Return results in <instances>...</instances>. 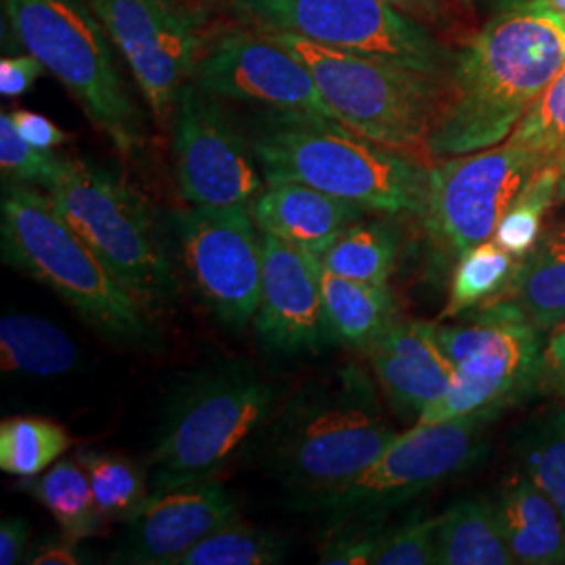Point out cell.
Masks as SVG:
<instances>
[{
    "instance_id": "obj_1",
    "label": "cell",
    "mask_w": 565,
    "mask_h": 565,
    "mask_svg": "<svg viewBox=\"0 0 565 565\" xmlns=\"http://www.w3.org/2000/svg\"><path fill=\"white\" fill-rule=\"evenodd\" d=\"M565 63V20L543 2L505 7L457 55L431 128V160L501 145Z\"/></svg>"
},
{
    "instance_id": "obj_2",
    "label": "cell",
    "mask_w": 565,
    "mask_h": 565,
    "mask_svg": "<svg viewBox=\"0 0 565 565\" xmlns=\"http://www.w3.org/2000/svg\"><path fill=\"white\" fill-rule=\"evenodd\" d=\"M396 436L366 373L343 366L296 390L258 440L264 469L298 507L356 478Z\"/></svg>"
},
{
    "instance_id": "obj_3",
    "label": "cell",
    "mask_w": 565,
    "mask_h": 565,
    "mask_svg": "<svg viewBox=\"0 0 565 565\" xmlns=\"http://www.w3.org/2000/svg\"><path fill=\"white\" fill-rule=\"evenodd\" d=\"M252 147L266 184L300 182L380 214H422L429 163L369 141L342 121L268 109Z\"/></svg>"
},
{
    "instance_id": "obj_4",
    "label": "cell",
    "mask_w": 565,
    "mask_h": 565,
    "mask_svg": "<svg viewBox=\"0 0 565 565\" xmlns=\"http://www.w3.org/2000/svg\"><path fill=\"white\" fill-rule=\"evenodd\" d=\"M0 214L4 263L55 291L105 340L124 345L153 342L151 317L65 223L49 193L11 181L4 184Z\"/></svg>"
},
{
    "instance_id": "obj_5",
    "label": "cell",
    "mask_w": 565,
    "mask_h": 565,
    "mask_svg": "<svg viewBox=\"0 0 565 565\" xmlns=\"http://www.w3.org/2000/svg\"><path fill=\"white\" fill-rule=\"evenodd\" d=\"M275 401V387L249 364H221L191 377L168 404L151 455V490L214 480L263 436Z\"/></svg>"
},
{
    "instance_id": "obj_6",
    "label": "cell",
    "mask_w": 565,
    "mask_h": 565,
    "mask_svg": "<svg viewBox=\"0 0 565 565\" xmlns=\"http://www.w3.org/2000/svg\"><path fill=\"white\" fill-rule=\"evenodd\" d=\"M121 287L156 319L177 296V275L156 233L149 203L111 170L63 160L44 189Z\"/></svg>"
},
{
    "instance_id": "obj_7",
    "label": "cell",
    "mask_w": 565,
    "mask_h": 565,
    "mask_svg": "<svg viewBox=\"0 0 565 565\" xmlns=\"http://www.w3.org/2000/svg\"><path fill=\"white\" fill-rule=\"evenodd\" d=\"M23 49L81 103L121 156L137 158L147 132L114 60L107 32L82 0H2Z\"/></svg>"
},
{
    "instance_id": "obj_8",
    "label": "cell",
    "mask_w": 565,
    "mask_h": 565,
    "mask_svg": "<svg viewBox=\"0 0 565 565\" xmlns=\"http://www.w3.org/2000/svg\"><path fill=\"white\" fill-rule=\"evenodd\" d=\"M268 36L303 61L335 120L369 141L431 160L427 141L445 102L446 78L291 34Z\"/></svg>"
},
{
    "instance_id": "obj_9",
    "label": "cell",
    "mask_w": 565,
    "mask_h": 565,
    "mask_svg": "<svg viewBox=\"0 0 565 565\" xmlns=\"http://www.w3.org/2000/svg\"><path fill=\"white\" fill-rule=\"evenodd\" d=\"M457 323H431L434 338L455 364L452 384L417 424H438L476 411L503 413L541 390L545 331L513 300H492Z\"/></svg>"
},
{
    "instance_id": "obj_10",
    "label": "cell",
    "mask_w": 565,
    "mask_h": 565,
    "mask_svg": "<svg viewBox=\"0 0 565 565\" xmlns=\"http://www.w3.org/2000/svg\"><path fill=\"white\" fill-rule=\"evenodd\" d=\"M497 417L494 411H476L438 424H417L398 434L356 478L298 507L319 511L327 534L369 527L387 511L478 463L488 448L486 429Z\"/></svg>"
},
{
    "instance_id": "obj_11",
    "label": "cell",
    "mask_w": 565,
    "mask_h": 565,
    "mask_svg": "<svg viewBox=\"0 0 565 565\" xmlns=\"http://www.w3.org/2000/svg\"><path fill=\"white\" fill-rule=\"evenodd\" d=\"M245 28L291 34L427 76H450L457 55L387 0H226Z\"/></svg>"
},
{
    "instance_id": "obj_12",
    "label": "cell",
    "mask_w": 565,
    "mask_h": 565,
    "mask_svg": "<svg viewBox=\"0 0 565 565\" xmlns=\"http://www.w3.org/2000/svg\"><path fill=\"white\" fill-rule=\"evenodd\" d=\"M541 168L513 139L431 163L419 214L427 237L448 258L492 239L509 205Z\"/></svg>"
},
{
    "instance_id": "obj_13",
    "label": "cell",
    "mask_w": 565,
    "mask_h": 565,
    "mask_svg": "<svg viewBox=\"0 0 565 565\" xmlns=\"http://www.w3.org/2000/svg\"><path fill=\"white\" fill-rule=\"evenodd\" d=\"M128 63L156 120L166 121L207 49L205 21L186 0H88Z\"/></svg>"
},
{
    "instance_id": "obj_14",
    "label": "cell",
    "mask_w": 565,
    "mask_h": 565,
    "mask_svg": "<svg viewBox=\"0 0 565 565\" xmlns=\"http://www.w3.org/2000/svg\"><path fill=\"white\" fill-rule=\"evenodd\" d=\"M181 263L210 312L231 329L256 317L263 287V242L249 205H193L174 221Z\"/></svg>"
},
{
    "instance_id": "obj_15",
    "label": "cell",
    "mask_w": 565,
    "mask_h": 565,
    "mask_svg": "<svg viewBox=\"0 0 565 565\" xmlns=\"http://www.w3.org/2000/svg\"><path fill=\"white\" fill-rule=\"evenodd\" d=\"M172 132L174 170L184 202L252 207L266 181L252 141L237 130L218 97L186 82L174 107Z\"/></svg>"
},
{
    "instance_id": "obj_16",
    "label": "cell",
    "mask_w": 565,
    "mask_h": 565,
    "mask_svg": "<svg viewBox=\"0 0 565 565\" xmlns=\"http://www.w3.org/2000/svg\"><path fill=\"white\" fill-rule=\"evenodd\" d=\"M203 93L258 103L268 109L333 118L303 61L258 30H228L212 42L193 72Z\"/></svg>"
},
{
    "instance_id": "obj_17",
    "label": "cell",
    "mask_w": 565,
    "mask_h": 565,
    "mask_svg": "<svg viewBox=\"0 0 565 565\" xmlns=\"http://www.w3.org/2000/svg\"><path fill=\"white\" fill-rule=\"evenodd\" d=\"M237 520V505L221 482L153 490L124 522L116 564L177 565L182 555L221 525Z\"/></svg>"
},
{
    "instance_id": "obj_18",
    "label": "cell",
    "mask_w": 565,
    "mask_h": 565,
    "mask_svg": "<svg viewBox=\"0 0 565 565\" xmlns=\"http://www.w3.org/2000/svg\"><path fill=\"white\" fill-rule=\"evenodd\" d=\"M263 254L258 335L282 354L323 350L333 338L324 321L319 256L264 233Z\"/></svg>"
},
{
    "instance_id": "obj_19",
    "label": "cell",
    "mask_w": 565,
    "mask_h": 565,
    "mask_svg": "<svg viewBox=\"0 0 565 565\" xmlns=\"http://www.w3.org/2000/svg\"><path fill=\"white\" fill-rule=\"evenodd\" d=\"M366 354L390 403L417 419L445 396L455 377V364L436 342L431 323L396 319Z\"/></svg>"
},
{
    "instance_id": "obj_20",
    "label": "cell",
    "mask_w": 565,
    "mask_h": 565,
    "mask_svg": "<svg viewBox=\"0 0 565 565\" xmlns=\"http://www.w3.org/2000/svg\"><path fill=\"white\" fill-rule=\"evenodd\" d=\"M252 216L264 235L321 256L350 224L363 221L366 210L308 184L277 182L266 184L252 203Z\"/></svg>"
},
{
    "instance_id": "obj_21",
    "label": "cell",
    "mask_w": 565,
    "mask_h": 565,
    "mask_svg": "<svg viewBox=\"0 0 565 565\" xmlns=\"http://www.w3.org/2000/svg\"><path fill=\"white\" fill-rule=\"evenodd\" d=\"M492 503L518 564H565L564 518L530 476L513 473Z\"/></svg>"
},
{
    "instance_id": "obj_22",
    "label": "cell",
    "mask_w": 565,
    "mask_h": 565,
    "mask_svg": "<svg viewBox=\"0 0 565 565\" xmlns=\"http://www.w3.org/2000/svg\"><path fill=\"white\" fill-rule=\"evenodd\" d=\"M324 321L333 342L369 350L398 319L387 285L354 281L321 270Z\"/></svg>"
},
{
    "instance_id": "obj_23",
    "label": "cell",
    "mask_w": 565,
    "mask_h": 565,
    "mask_svg": "<svg viewBox=\"0 0 565 565\" xmlns=\"http://www.w3.org/2000/svg\"><path fill=\"white\" fill-rule=\"evenodd\" d=\"M499 298L520 303L545 333L565 321V223L548 226L534 249L518 260Z\"/></svg>"
},
{
    "instance_id": "obj_24",
    "label": "cell",
    "mask_w": 565,
    "mask_h": 565,
    "mask_svg": "<svg viewBox=\"0 0 565 565\" xmlns=\"http://www.w3.org/2000/svg\"><path fill=\"white\" fill-rule=\"evenodd\" d=\"M436 564H518L499 525L494 503L463 499L438 515Z\"/></svg>"
},
{
    "instance_id": "obj_25",
    "label": "cell",
    "mask_w": 565,
    "mask_h": 565,
    "mask_svg": "<svg viewBox=\"0 0 565 565\" xmlns=\"http://www.w3.org/2000/svg\"><path fill=\"white\" fill-rule=\"evenodd\" d=\"M78 348L51 321L32 315H7L0 321V363L4 373L51 377L78 364Z\"/></svg>"
},
{
    "instance_id": "obj_26",
    "label": "cell",
    "mask_w": 565,
    "mask_h": 565,
    "mask_svg": "<svg viewBox=\"0 0 565 565\" xmlns=\"http://www.w3.org/2000/svg\"><path fill=\"white\" fill-rule=\"evenodd\" d=\"M20 488L51 511L65 536L81 543L82 539L102 534L105 515L81 461H57L42 476L23 480Z\"/></svg>"
},
{
    "instance_id": "obj_27",
    "label": "cell",
    "mask_w": 565,
    "mask_h": 565,
    "mask_svg": "<svg viewBox=\"0 0 565 565\" xmlns=\"http://www.w3.org/2000/svg\"><path fill=\"white\" fill-rule=\"evenodd\" d=\"M398 258V233L390 223L350 224L319 256L324 270L354 281L387 285Z\"/></svg>"
},
{
    "instance_id": "obj_28",
    "label": "cell",
    "mask_w": 565,
    "mask_h": 565,
    "mask_svg": "<svg viewBox=\"0 0 565 565\" xmlns=\"http://www.w3.org/2000/svg\"><path fill=\"white\" fill-rule=\"evenodd\" d=\"M518 260L497 242H482L463 252L450 277L448 300L438 321H450L486 302L497 300L511 279Z\"/></svg>"
},
{
    "instance_id": "obj_29",
    "label": "cell",
    "mask_w": 565,
    "mask_h": 565,
    "mask_svg": "<svg viewBox=\"0 0 565 565\" xmlns=\"http://www.w3.org/2000/svg\"><path fill=\"white\" fill-rule=\"evenodd\" d=\"M74 445L63 425L44 417H11L0 425V469L11 476L34 478L57 463Z\"/></svg>"
},
{
    "instance_id": "obj_30",
    "label": "cell",
    "mask_w": 565,
    "mask_h": 565,
    "mask_svg": "<svg viewBox=\"0 0 565 565\" xmlns=\"http://www.w3.org/2000/svg\"><path fill=\"white\" fill-rule=\"evenodd\" d=\"M285 555L287 541L277 532L233 520L191 546L177 565H273Z\"/></svg>"
},
{
    "instance_id": "obj_31",
    "label": "cell",
    "mask_w": 565,
    "mask_h": 565,
    "mask_svg": "<svg viewBox=\"0 0 565 565\" xmlns=\"http://www.w3.org/2000/svg\"><path fill=\"white\" fill-rule=\"evenodd\" d=\"M557 202H562V174L555 168L545 166L530 179L515 202L509 205L494 231V242L515 258H524L545 233L543 218Z\"/></svg>"
},
{
    "instance_id": "obj_32",
    "label": "cell",
    "mask_w": 565,
    "mask_h": 565,
    "mask_svg": "<svg viewBox=\"0 0 565 565\" xmlns=\"http://www.w3.org/2000/svg\"><path fill=\"white\" fill-rule=\"evenodd\" d=\"M518 455L525 476L557 505L565 522V406L525 427Z\"/></svg>"
},
{
    "instance_id": "obj_33",
    "label": "cell",
    "mask_w": 565,
    "mask_h": 565,
    "mask_svg": "<svg viewBox=\"0 0 565 565\" xmlns=\"http://www.w3.org/2000/svg\"><path fill=\"white\" fill-rule=\"evenodd\" d=\"M513 141L527 147L541 166L562 174V202L565 200V63L543 95L525 111L511 132Z\"/></svg>"
},
{
    "instance_id": "obj_34",
    "label": "cell",
    "mask_w": 565,
    "mask_h": 565,
    "mask_svg": "<svg viewBox=\"0 0 565 565\" xmlns=\"http://www.w3.org/2000/svg\"><path fill=\"white\" fill-rule=\"evenodd\" d=\"M78 461L86 469L97 507L105 520H126L149 497L147 478L120 455L82 450Z\"/></svg>"
},
{
    "instance_id": "obj_35",
    "label": "cell",
    "mask_w": 565,
    "mask_h": 565,
    "mask_svg": "<svg viewBox=\"0 0 565 565\" xmlns=\"http://www.w3.org/2000/svg\"><path fill=\"white\" fill-rule=\"evenodd\" d=\"M436 536L438 518L415 515L404 524L377 530L373 565H427L436 564Z\"/></svg>"
},
{
    "instance_id": "obj_36",
    "label": "cell",
    "mask_w": 565,
    "mask_h": 565,
    "mask_svg": "<svg viewBox=\"0 0 565 565\" xmlns=\"http://www.w3.org/2000/svg\"><path fill=\"white\" fill-rule=\"evenodd\" d=\"M61 162L63 158L25 141L11 114H0V168L4 177L46 189L55 179Z\"/></svg>"
},
{
    "instance_id": "obj_37",
    "label": "cell",
    "mask_w": 565,
    "mask_h": 565,
    "mask_svg": "<svg viewBox=\"0 0 565 565\" xmlns=\"http://www.w3.org/2000/svg\"><path fill=\"white\" fill-rule=\"evenodd\" d=\"M44 65L34 55L20 57H2L0 61V93L2 97H21L25 95L34 82L41 78Z\"/></svg>"
},
{
    "instance_id": "obj_38",
    "label": "cell",
    "mask_w": 565,
    "mask_h": 565,
    "mask_svg": "<svg viewBox=\"0 0 565 565\" xmlns=\"http://www.w3.org/2000/svg\"><path fill=\"white\" fill-rule=\"evenodd\" d=\"M543 356L541 390L565 403V321L548 331Z\"/></svg>"
},
{
    "instance_id": "obj_39",
    "label": "cell",
    "mask_w": 565,
    "mask_h": 565,
    "mask_svg": "<svg viewBox=\"0 0 565 565\" xmlns=\"http://www.w3.org/2000/svg\"><path fill=\"white\" fill-rule=\"evenodd\" d=\"M11 118L15 121L21 137H23L25 141L32 142L34 147H39V149L51 151V149L61 147L63 142H67L72 139L65 130H61L55 121L49 120L46 116L36 114V111L15 109V111L11 114Z\"/></svg>"
},
{
    "instance_id": "obj_40",
    "label": "cell",
    "mask_w": 565,
    "mask_h": 565,
    "mask_svg": "<svg viewBox=\"0 0 565 565\" xmlns=\"http://www.w3.org/2000/svg\"><path fill=\"white\" fill-rule=\"evenodd\" d=\"M30 557V524L23 518H4L0 524V564L15 565Z\"/></svg>"
},
{
    "instance_id": "obj_41",
    "label": "cell",
    "mask_w": 565,
    "mask_h": 565,
    "mask_svg": "<svg viewBox=\"0 0 565 565\" xmlns=\"http://www.w3.org/2000/svg\"><path fill=\"white\" fill-rule=\"evenodd\" d=\"M82 553L78 551V541L70 536H57L42 541L41 545L30 553L28 564L32 565H78L84 564Z\"/></svg>"
},
{
    "instance_id": "obj_42",
    "label": "cell",
    "mask_w": 565,
    "mask_h": 565,
    "mask_svg": "<svg viewBox=\"0 0 565 565\" xmlns=\"http://www.w3.org/2000/svg\"><path fill=\"white\" fill-rule=\"evenodd\" d=\"M415 20H440V0H387Z\"/></svg>"
},
{
    "instance_id": "obj_43",
    "label": "cell",
    "mask_w": 565,
    "mask_h": 565,
    "mask_svg": "<svg viewBox=\"0 0 565 565\" xmlns=\"http://www.w3.org/2000/svg\"><path fill=\"white\" fill-rule=\"evenodd\" d=\"M539 2H543V4H546L548 9H553L555 13H559L565 20V0H539Z\"/></svg>"
},
{
    "instance_id": "obj_44",
    "label": "cell",
    "mask_w": 565,
    "mask_h": 565,
    "mask_svg": "<svg viewBox=\"0 0 565 565\" xmlns=\"http://www.w3.org/2000/svg\"><path fill=\"white\" fill-rule=\"evenodd\" d=\"M505 2V7H511V4H524V2H539V0H503Z\"/></svg>"
}]
</instances>
